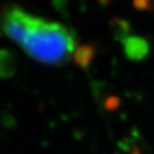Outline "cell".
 <instances>
[{
	"label": "cell",
	"instance_id": "7a4b0ae2",
	"mask_svg": "<svg viewBox=\"0 0 154 154\" xmlns=\"http://www.w3.org/2000/svg\"><path fill=\"white\" fill-rule=\"evenodd\" d=\"M126 53L131 58H142L147 54V44L140 38H129L126 42Z\"/></svg>",
	"mask_w": 154,
	"mask_h": 154
},
{
	"label": "cell",
	"instance_id": "6da1fadb",
	"mask_svg": "<svg viewBox=\"0 0 154 154\" xmlns=\"http://www.w3.org/2000/svg\"><path fill=\"white\" fill-rule=\"evenodd\" d=\"M0 31L30 57L46 65H64L77 58V39L70 29L17 5L1 8Z\"/></svg>",
	"mask_w": 154,
	"mask_h": 154
}]
</instances>
